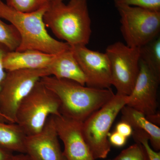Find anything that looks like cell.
<instances>
[{
	"label": "cell",
	"mask_w": 160,
	"mask_h": 160,
	"mask_svg": "<svg viewBox=\"0 0 160 160\" xmlns=\"http://www.w3.org/2000/svg\"><path fill=\"white\" fill-rule=\"evenodd\" d=\"M58 98L62 115L83 122L113 97L110 88L97 89L52 76L40 80Z\"/></svg>",
	"instance_id": "6da1fadb"
},
{
	"label": "cell",
	"mask_w": 160,
	"mask_h": 160,
	"mask_svg": "<svg viewBox=\"0 0 160 160\" xmlns=\"http://www.w3.org/2000/svg\"><path fill=\"white\" fill-rule=\"evenodd\" d=\"M46 27L70 46H86L92 33L87 0L52 2L44 16Z\"/></svg>",
	"instance_id": "7a4b0ae2"
},
{
	"label": "cell",
	"mask_w": 160,
	"mask_h": 160,
	"mask_svg": "<svg viewBox=\"0 0 160 160\" xmlns=\"http://www.w3.org/2000/svg\"><path fill=\"white\" fill-rule=\"evenodd\" d=\"M49 6L24 12L12 9L0 0V18L14 26L21 37L20 46L16 51L35 50L58 54L70 49L68 43L56 39L47 31L44 16Z\"/></svg>",
	"instance_id": "3957f363"
},
{
	"label": "cell",
	"mask_w": 160,
	"mask_h": 160,
	"mask_svg": "<svg viewBox=\"0 0 160 160\" xmlns=\"http://www.w3.org/2000/svg\"><path fill=\"white\" fill-rule=\"evenodd\" d=\"M127 96L116 93L82 123L83 137L94 160L107 158L111 150L109 131L124 106Z\"/></svg>",
	"instance_id": "277c9868"
},
{
	"label": "cell",
	"mask_w": 160,
	"mask_h": 160,
	"mask_svg": "<svg viewBox=\"0 0 160 160\" xmlns=\"http://www.w3.org/2000/svg\"><path fill=\"white\" fill-rule=\"evenodd\" d=\"M61 114L58 98L40 80L20 104L16 123L26 135H32L42 130L50 116Z\"/></svg>",
	"instance_id": "5b68a950"
},
{
	"label": "cell",
	"mask_w": 160,
	"mask_h": 160,
	"mask_svg": "<svg viewBox=\"0 0 160 160\" xmlns=\"http://www.w3.org/2000/svg\"><path fill=\"white\" fill-rule=\"evenodd\" d=\"M50 76L48 69L6 71L0 89V113L6 123H16L18 108L38 82Z\"/></svg>",
	"instance_id": "8992f818"
},
{
	"label": "cell",
	"mask_w": 160,
	"mask_h": 160,
	"mask_svg": "<svg viewBox=\"0 0 160 160\" xmlns=\"http://www.w3.org/2000/svg\"><path fill=\"white\" fill-rule=\"evenodd\" d=\"M115 6L121 17V31L127 46L139 48L159 35L160 12L135 6Z\"/></svg>",
	"instance_id": "52a82bcc"
},
{
	"label": "cell",
	"mask_w": 160,
	"mask_h": 160,
	"mask_svg": "<svg viewBox=\"0 0 160 160\" xmlns=\"http://www.w3.org/2000/svg\"><path fill=\"white\" fill-rule=\"evenodd\" d=\"M105 53L110 63L112 86L116 89L117 93L129 95L138 74L139 48L118 42L108 46Z\"/></svg>",
	"instance_id": "ba28073f"
},
{
	"label": "cell",
	"mask_w": 160,
	"mask_h": 160,
	"mask_svg": "<svg viewBox=\"0 0 160 160\" xmlns=\"http://www.w3.org/2000/svg\"><path fill=\"white\" fill-rule=\"evenodd\" d=\"M138 74L126 106L142 112L146 116L156 113L157 92L160 78L143 60L140 59Z\"/></svg>",
	"instance_id": "9c48e42d"
},
{
	"label": "cell",
	"mask_w": 160,
	"mask_h": 160,
	"mask_svg": "<svg viewBox=\"0 0 160 160\" xmlns=\"http://www.w3.org/2000/svg\"><path fill=\"white\" fill-rule=\"evenodd\" d=\"M71 49L84 73L87 86L97 89L110 88L111 69L105 52L93 51L86 46H71Z\"/></svg>",
	"instance_id": "30bf717a"
},
{
	"label": "cell",
	"mask_w": 160,
	"mask_h": 160,
	"mask_svg": "<svg viewBox=\"0 0 160 160\" xmlns=\"http://www.w3.org/2000/svg\"><path fill=\"white\" fill-rule=\"evenodd\" d=\"M66 160H94L82 133V123L62 115L53 116Z\"/></svg>",
	"instance_id": "8fae6325"
},
{
	"label": "cell",
	"mask_w": 160,
	"mask_h": 160,
	"mask_svg": "<svg viewBox=\"0 0 160 160\" xmlns=\"http://www.w3.org/2000/svg\"><path fill=\"white\" fill-rule=\"evenodd\" d=\"M59 139L53 116H50L41 131L26 136V154L32 160H66Z\"/></svg>",
	"instance_id": "7c38bea8"
},
{
	"label": "cell",
	"mask_w": 160,
	"mask_h": 160,
	"mask_svg": "<svg viewBox=\"0 0 160 160\" xmlns=\"http://www.w3.org/2000/svg\"><path fill=\"white\" fill-rule=\"evenodd\" d=\"M56 55L35 50L9 51L3 58V66L6 71L46 69L51 64Z\"/></svg>",
	"instance_id": "4fadbf2b"
},
{
	"label": "cell",
	"mask_w": 160,
	"mask_h": 160,
	"mask_svg": "<svg viewBox=\"0 0 160 160\" xmlns=\"http://www.w3.org/2000/svg\"><path fill=\"white\" fill-rule=\"evenodd\" d=\"M50 76L58 79L74 81L83 86L86 79L81 67L70 49L56 55L47 68Z\"/></svg>",
	"instance_id": "5bb4252c"
},
{
	"label": "cell",
	"mask_w": 160,
	"mask_h": 160,
	"mask_svg": "<svg viewBox=\"0 0 160 160\" xmlns=\"http://www.w3.org/2000/svg\"><path fill=\"white\" fill-rule=\"evenodd\" d=\"M122 120L128 123L133 130H141L149 137L152 148L156 151L160 149V128L147 119L146 115L131 107L125 106L121 111Z\"/></svg>",
	"instance_id": "9a60e30c"
},
{
	"label": "cell",
	"mask_w": 160,
	"mask_h": 160,
	"mask_svg": "<svg viewBox=\"0 0 160 160\" xmlns=\"http://www.w3.org/2000/svg\"><path fill=\"white\" fill-rule=\"evenodd\" d=\"M26 134L17 123L0 122V148L11 152L26 153Z\"/></svg>",
	"instance_id": "2e32d148"
},
{
	"label": "cell",
	"mask_w": 160,
	"mask_h": 160,
	"mask_svg": "<svg viewBox=\"0 0 160 160\" xmlns=\"http://www.w3.org/2000/svg\"><path fill=\"white\" fill-rule=\"evenodd\" d=\"M140 59L160 78V37L139 48Z\"/></svg>",
	"instance_id": "e0dca14e"
},
{
	"label": "cell",
	"mask_w": 160,
	"mask_h": 160,
	"mask_svg": "<svg viewBox=\"0 0 160 160\" xmlns=\"http://www.w3.org/2000/svg\"><path fill=\"white\" fill-rule=\"evenodd\" d=\"M21 37L12 24L4 22L0 18V44L9 51H16L20 46Z\"/></svg>",
	"instance_id": "ac0fdd59"
},
{
	"label": "cell",
	"mask_w": 160,
	"mask_h": 160,
	"mask_svg": "<svg viewBox=\"0 0 160 160\" xmlns=\"http://www.w3.org/2000/svg\"><path fill=\"white\" fill-rule=\"evenodd\" d=\"M52 0H6V4L17 11L30 12L49 6Z\"/></svg>",
	"instance_id": "d6986e66"
},
{
	"label": "cell",
	"mask_w": 160,
	"mask_h": 160,
	"mask_svg": "<svg viewBox=\"0 0 160 160\" xmlns=\"http://www.w3.org/2000/svg\"><path fill=\"white\" fill-rule=\"evenodd\" d=\"M111 160H149L144 146L141 143L136 142L120 152Z\"/></svg>",
	"instance_id": "ffe728a7"
},
{
	"label": "cell",
	"mask_w": 160,
	"mask_h": 160,
	"mask_svg": "<svg viewBox=\"0 0 160 160\" xmlns=\"http://www.w3.org/2000/svg\"><path fill=\"white\" fill-rule=\"evenodd\" d=\"M132 136L135 142L141 143L145 148L149 160H160L159 151H156L149 145V136L141 130H133Z\"/></svg>",
	"instance_id": "44dd1931"
},
{
	"label": "cell",
	"mask_w": 160,
	"mask_h": 160,
	"mask_svg": "<svg viewBox=\"0 0 160 160\" xmlns=\"http://www.w3.org/2000/svg\"><path fill=\"white\" fill-rule=\"evenodd\" d=\"M115 6H135L151 11L160 12V0H114Z\"/></svg>",
	"instance_id": "7402d4cb"
},
{
	"label": "cell",
	"mask_w": 160,
	"mask_h": 160,
	"mask_svg": "<svg viewBox=\"0 0 160 160\" xmlns=\"http://www.w3.org/2000/svg\"><path fill=\"white\" fill-rule=\"evenodd\" d=\"M127 138L115 131L110 133L109 136V143L112 146L117 147H122L126 144Z\"/></svg>",
	"instance_id": "603a6c76"
},
{
	"label": "cell",
	"mask_w": 160,
	"mask_h": 160,
	"mask_svg": "<svg viewBox=\"0 0 160 160\" xmlns=\"http://www.w3.org/2000/svg\"><path fill=\"white\" fill-rule=\"evenodd\" d=\"M9 51V50L6 47L0 44V89H1L2 83V82L4 78L6 76V70H5L4 66H3V58L5 56L6 52ZM0 122H6L1 113H0Z\"/></svg>",
	"instance_id": "cb8c5ba5"
},
{
	"label": "cell",
	"mask_w": 160,
	"mask_h": 160,
	"mask_svg": "<svg viewBox=\"0 0 160 160\" xmlns=\"http://www.w3.org/2000/svg\"><path fill=\"white\" fill-rule=\"evenodd\" d=\"M115 131L122 135L128 138L132 135L133 129L128 123L122 121V122L117 124Z\"/></svg>",
	"instance_id": "d4e9b609"
},
{
	"label": "cell",
	"mask_w": 160,
	"mask_h": 160,
	"mask_svg": "<svg viewBox=\"0 0 160 160\" xmlns=\"http://www.w3.org/2000/svg\"><path fill=\"white\" fill-rule=\"evenodd\" d=\"M147 119L149 120V122L153 123L154 125L158 126L160 125V115L159 112H157L154 114L146 116Z\"/></svg>",
	"instance_id": "484cf974"
},
{
	"label": "cell",
	"mask_w": 160,
	"mask_h": 160,
	"mask_svg": "<svg viewBox=\"0 0 160 160\" xmlns=\"http://www.w3.org/2000/svg\"><path fill=\"white\" fill-rule=\"evenodd\" d=\"M8 160H32L26 153H19L18 154H12Z\"/></svg>",
	"instance_id": "4316f807"
},
{
	"label": "cell",
	"mask_w": 160,
	"mask_h": 160,
	"mask_svg": "<svg viewBox=\"0 0 160 160\" xmlns=\"http://www.w3.org/2000/svg\"><path fill=\"white\" fill-rule=\"evenodd\" d=\"M12 154V152L0 148V160H8Z\"/></svg>",
	"instance_id": "83f0119b"
},
{
	"label": "cell",
	"mask_w": 160,
	"mask_h": 160,
	"mask_svg": "<svg viewBox=\"0 0 160 160\" xmlns=\"http://www.w3.org/2000/svg\"><path fill=\"white\" fill-rule=\"evenodd\" d=\"M64 0H52V2H63Z\"/></svg>",
	"instance_id": "f1b7e54d"
},
{
	"label": "cell",
	"mask_w": 160,
	"mask_h": 160,
	"mask_svg": "<svg viewBox=\"0 0 160 160\" xmlns=\"http://www.w3.org/2000/svg\"></svg>",
	"instance_id": "f546056e"
}]
</instances>
